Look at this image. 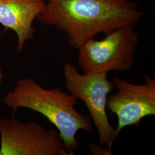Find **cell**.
<instances>
[{"label": "cell", "instance_id": "3", "mask_svg": "<svg viewBox=\"0 0 155 155\" xmlns=\"http://www.w3.org/2000/svg\"><path fill=\"white\" fill-rule=\"evenodd\" d=\"M124 26L105 35L101 40L89 39L78 49V63L84 73L107 74L132 70L139 34Z\"/></svg>", "mask_w": 155, "mask_h": 155}, {"label": "cell", "instance_id": "5", "mask_svg": "<svg viewBox=\"0 0 155 155\" xmlns=\"http://www.w3.org/2000/svg\"><path fill=\"white\" fill-rule=\"evenodd\" d=\"M0 155H70L58 131L15 117L0 119Z\"/></svg>", "mask_w": 155, "mask_h": 155}, {"label": "cell", "instance_id": "1", "mask_svg": "<svg viewBox=\"0 0 155 155\" xmlns=\"http://www.w3.org/2000/svg\"><path fill=\"white\" fill-rule=\"evenodd\" d=\"M144 15L130 0H48L38 18L42 24L63 32L78 50L98 34L135 27Z\"/></svg>", "mask_w": 155, "mask_h": 155}, {"label": "cell", "instance_id": "9", "mask_svg": "<svg viewBox=\"0 0 155 155\" xmlns=\"http://www.w3.org/2000/svg\"><path fill=\"white\" fill-rule=\"evenodd\" d=\"M3 72H2V68L0 65V87L2 85V81H3Z\"/></svg>", "mask_w": 155, "mask_h": 155}, {"label": "cell", "instance_id": "4", "mask_svg": "<svg viewBox=\"0 0 155 155\" xmlns=\"http://www.w3.org/2000/svg\"><path fill=\"white\" fill-rule=\"evenodd\" d=\"M65 86L70 94L85 104L96 127L102 146L111 149L119 134L107 116V100L114 88L106 74H81L70 63L63 67Z\"/></svg>", "mask_w": 155, "mask_h": 155}, {"label": "cell", "instance_id": "2", "mask_svg": "<svg viewBox=\"0 0 155 155\" xmlns=\"http://www.w3.org/2000/svg\"><path fill=\"white\" fill-rule=\"evenodd\" d=\"M3 101L14 111L27 108L45 117L57 128L64 148L70 155L79 148L78 132H93V124L90 116L75 109L78 100L75 97L59 88H44L32 78L18 79Z\"/></svg>", "mask_w": 155, "mask_h": 155}, {"label": "cell", "instance_id": "10", "mask_svg": "<svg viewBox=\"0 0 155 155\" xmlns=\"http://www.w3.org/2000/svg\"><path fill=\"white\" fill-rule=\"evenodd\" d=\"M45 1H48V0H45Z\"/></svg>", "mask_w": 155, "mask_h": 155}, {"label": "cell", "instance_id": "8", "mask_svg": "<svg viewBox=\"0 0 155 155\" xmlns=\"http://www.w3.org/2000/svg\"><path fill=\"white\" fill-rule=\"evenodd\" d=\"M90 152L95 155H111L112 152L111 149H105L102 148L100 145L95 144H91L89 146Z\"/></svg>", "mask_w": 155, "mask_h": 155}, {"label": "cell", "instance_id": "7", "mask_svg": "<svg viewBox=\"0 0 155 155\" xmlns=\"http://www.w3.org/2000/svg\"><path fill=\"white\" fill-rule=\"evenodd\" d=\"M45 0H0V24L13 30L17 35V51L33 39L34 20L45 8Z\"/></svg>", "mask_w": 155, "mask_h": 155}, {"label": "cell", "instance_id": "6", "mask_svg": "<svg viewBox=\"0 0 155 155\" xmlns=\"http://www.w3.org/2000/svg\"><path fill=\"white\" fill-rule=\"evenodd\" d=\"M145 83H130L115 77L113 79L115 94L109 95L107 109L118 118V134L129 126H139L146 117L155 116V79L144 75Z\"/></svg>", "mask_w": 155, "mask_h": 155}]
</instances>
